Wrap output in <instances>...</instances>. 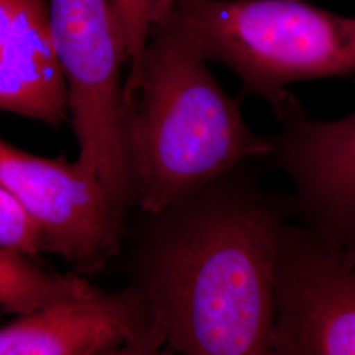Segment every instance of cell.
Listing matches in <instances>:
<instances>
[{"instance_id": "1", "label": "cell", "mask_w": 355, "mask_h": 355, "mask_svg": "<svg viewBox=\"0 0 355 355\" xmlns=\"http://www.w3.org/2000/svg\"><path fill=\"white\" fill-rule=\"evenodd\" d=\"M258 161L145 217L136 287L166 343L183 355H274L280 241L291 195L263 183Z\"/></svg>"}, {"instance_id": "2", "label": "cell", "mask_w": 355, "mask_h": 355, "mask_svg": "<svg viewBox=\"0 0 355 355\" xmlns=\"http://www.w3.org/2000/svg\"><path fill=\"white\" fill-rule=\"evenodd\" d=\"M149 35L124 99V141L135 208L157 214L245 161H261L239 99L220 86L179 26L171 0H148Z\"/></svg>"}, {"instance_id": "3", "label": "cell", "mask_w": 355, "mask_h": 355, "mask_svg": "<svg viewBox=\"0 0 355 355\" xmlns=\"http://www.w3.org/2000/svg\"><path fill=\"white\" fill-rule=\"evenodd\" d=\"M179 26L204 60L241 80L275 117L291 83L355 74V17L305 0H171Z\"/></svg>"}, {"instance_id": "4", "label": "cell", "mask_w": 355, "mask_h": 355, "mask_svg": "<svg viewBox=\"0 0 355 355\" xmlns=\"http://www.w3.org/2000/svg\"><path fill=\"white\" fill-rule=\"evenodd\" d=\"M51 38L64 76L76 159L128 217L135 208L124 141L127 45L112 0H48Z\"/></svg>"}, {"instance_id": "5", "label": "cell", "mask_w": 355, "mask_h": 355, "mask_svg": "<svg viewBox=\"0 0 355 355\" xmlns=\"http://www.w3.org/2000/svg\"><path fill=\"white\" fill-rule=\"evenodd\" d=\"M0 184L37 225L49 253L79 274L92 275L121 252L127 218L101 182L64 154L45 158L0 140Z\"/></svg>"}, {"instance_id": "6", "label": "cell", "mask_w": 355, "mask_h": 355, "mask_svg": "<svg viewBox=\"0 0 355 355\" xmlns=\"http://www.w3.org/2000/svg\"><path fill=\"white\" fill-rule=\"evenodd\" d=\"M274 355H355V246L295 220L280 241Z\"/></svg>"}, {"instance_id": "7", "label": "cell", "mask_w": 355, "mask_h": 355, "mask_svg": "<svg viewBox=\"0 0 355 355\" xmlns=\"http://www.w3.org/2000/svg\"><path fill=\"white\" fill-rule=\"evenodd\" d=\"M279 132L259 164L291 180L293 220L330 241L355 246V108L337 120H318L292 95Z\"/></svg>"}, {"instance_id": "8", "label": "cell", "mask_w": 355, "mask_h": 355, "mask_svg": "<svg viewBox=\"0 0 355 355\" xmlns=\"http://www.w3.org/2000/svg\"><path fill=\"white\" fill-rule=\"evenodd\" d=\"M128 340L166 343L152 305L136 286L13 320L0 328V355H96Z\"/></svg>"}, {"instance_id": "9", "label": "cell", "mask_w": 355, "mask_h": 355, "mask_svg": "<svg viewBox=\"0 0 355 355\" xmlns=\"http://www.w3.org/2000/svg\"><path fill=\"white\" fill-rule=\"evenodd\" d=\"M0 111L54 128L67 119L48 0H0Z\"/></svg>"}, {"instance_id": "10", "label": "cell", "mask_w": 355, "mask_h": 355, "mask_svg": "<svg viewBox=\"0 0 355 355\" xmlns=\"http://www.w3.org/2000/svg\"><path fill=\"white\" fill-rule=\"evenodd\" d=\"M26 254L0 246V309L28 315L40 308L92 300L102 290L76 274H57Z\"/></svg>"}, {"instance_id": "11", "label": "cell", "mask_w": 355, "mask_h": 355, "mask_svg": "<svg viewBox=\"0 0 355 355\" xmlns=\"http://www.w3.org/2000/svg\"><path fill=\"white\" fill-rule=\"evenodd\" d=\"M0 246L35 257L49 253L44 234L12 193L0 184Z\"/></svg>"}, {"instance_id": "12", "label": "cell", "mask_w": 355, "mask_h": 355, "mask_svg": "<svg viewBox=\"0 0 355 355\" xmlns=\"http://www.w3.org/2000/svg\"><path fill=\"white\" fill-rule=\"evenodd\" d=\"M127 45L129 71L124 83V99L136 83L141 57L149 35L148 0H112Z\"/></svg>"}, {"instance_id": "13", "label": "cell", "mask_w": 355, "mask_h": 355, "mask_svg": "<svg viewBox=\"0 0 355 355\" xmlns=\"http://www.w3.org/2000/svg\"><path fill=\"white\" fill-rule=\"evenodd\" d=\"M96 355H178V353L159 340H128Z\"/></svg>"}]
</instances>
